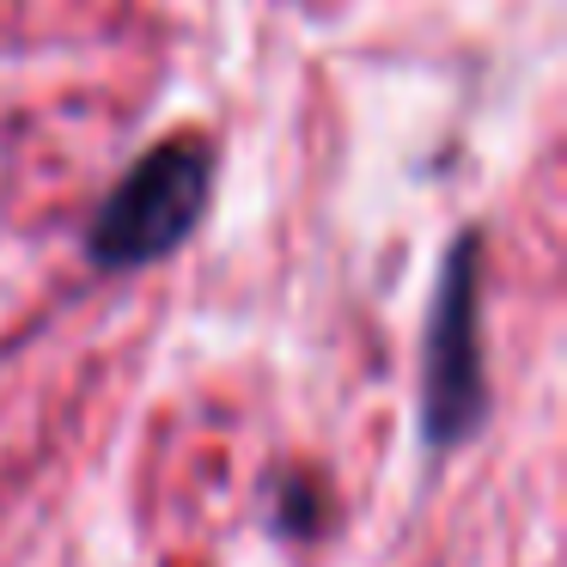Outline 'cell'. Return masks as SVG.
Instances as JSON below:
<instances>
[{
    "label": "cell",
    "mask_w": 567,
    "mask_h": 567,
    "mask_svg": "<svg viewBox=\"0 0 567 567\" xmlns=\"http://www.w3.org/2000/svg\"><path fill=\"white\" fill-rule=\"evenodd\" d=\"M214 196V141L172 135L153 153H141L116 189L104 196L99 220L86 233V257L104 275H135L147 262L189 245Z\"/></svg>",
    "instance_id": "cell-1"
},
{
    "label": "cell",
    "mask_w": 567,
    "mask_h": 567,
    "mask_svg": "<svg viewBox=\"0 0 567 567\" xmlns=\"http://www.w3.org/2000/svg\"><path fill=\"white\" fill-rule=\"evenodd\" d=\"M488 421V360H482V233L452 238L421 342V440L433 452L470 445Z\"/></svg>",
    "instance_id": "cell-2"
},
{
    "label": "cell",
    "mask_w": 567,
    "mask_h": 567,
    "mask_svg": "<svg viewBox=\"0 0 567 567\" xmlns=\"http://www.w3.org/2000/svg\"><path fill=\"white\" fill-rule=\"evenodd\" d=\"M281 530H293V537L318 530V482H306V476L281 482Z\"/></svg>",
    "instance_id": "cell-3"
}]
</instances>
